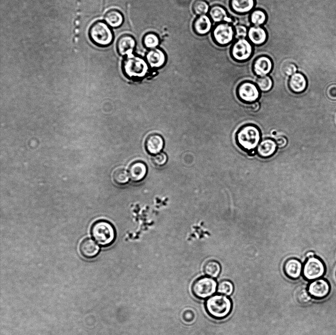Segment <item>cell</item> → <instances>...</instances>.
Instances as JSON below:
<instances>
[{
	"label": "cell",
	"mask_w": 336,
	"mask_h": 335,
	"mask_svg": "<svg viewBox=\"0 0 336 335\" xmlns=\"http://www.w3.org/2000/svg\"><path fill=\"white\" fill-rule=\"evenodd\" d=\"M112 177L114 182L120 185L127 183L129 179L128 172L122 168L116 169L114 171Z\"/></svg>",
	"instance_id": "obj_29"
},
{
	"label": "cell",
	"mask_w": 336,
	"mask_h": 335,
	"mask_svg": "<svg viewBox=\"0 0 336 335\" xmlns=\"http://www.w3.org/2000/svg\"><path fill=\"white\" fill-rule=\"evenodd\" d=\"M248 30L246 27L242 25H236L235 27V37L236 38H244L246 37Z\"/></svg>",
	"instance_id": "obj_36"
},
{
	"label": "cell",
	"mask_w": 336,
	"mask_h": 335,
	"mask_svg": "<svg viewBox=\"0 0 336 335\" xmlns=\"http://www.w3.org/2000/svg\"><path fill=\"white\" fill-rule=\"evenodd\" d=\"M261 139V133L258 127L253 124H246L238 131L236 140L242 149L249 153L257 147Z\"/></svg>",
	"instance_id": "obj_2"
},
{
	"label": "cell",
	"mask_w": 336,
	"mask_h": 335,
	"mask_svg": "<svg viewBox=\"0 0 336 335\" xmlns=\"http://www.w3.org/2000/svg\"><path fill=\"white\" fill-rule=\"evenodd\" d=\"M297 68L295 64L288 62L284 63L282 67V71L283 74L286 76H292L296 73Z\"/></svg>",
	"instance_id": "obj_35"
},
{
	"label": "cell",
	"mask_w": 336,
	"mask_h": 335,
	"mask_svg": "<svg viewBox=\"0 0 336 335\" xmlns=\"http://www.w3.org/2000/svg\"><path fill=\"white\" fill-rule=\"evenodd\" d=\"M104 20L109 27L113 28H118L122 25L124 22V17L121 11L113 9L106 12L104 17Z\"/></svg>",
	"instance_id": "obj_24"
},
{
	"label": "cell",
	"mask_w": 336,
	"mask_h": 335,
	"mask_svg": "<svg viewBox=\"0 0 336 335\" xmlns=\"http://www.w3.org/2000/svg\"><path fill=\"white\" fill-rule=\"evenodd\" d=\"M220 263L216 260H211L207 261L204 266V272L209 277L216 278L221 272Z\"/></svg>",
	"instance_id": "obj_27"
},
{
	"label": "cell",
	"mask_w": 336,
	"mask_h": 335,
	"mask_svg": "<svg viewBox=\"0 0 336 335\" xmlns=\"http://www.w3.org/2000/svg\"><path fill=\"white\" fill-rule=\"evenodd\" d=\"M234 35L235 30L232 26L225 22L216 25L212 32L214 41L220 46H225L231 42Z\"/></svg>",
	"instance_id": "obj_8"
},
{
	"label": "cell",
	"mask_w": 336,
	"mask_h": 335,
	"mask_svg": "<svg viewBox=\"0 0 336 335\" xmlns=\"http://www.w3.org/2000/svg\"><path fill=\"white\" fill-rule=\"evenodd\" d=\"M231 300L225 295L215 294L208 298L205 303L207 312L215 319H223L227 317L232 309Z\"/></svg>",
	"instance_id": "obj_1"
},
{
	"label": "cell",
	"mask_w": 336,
	"mask_h": 335,
	"mask_svg": "<svg viewBox=\"0 0 336 335\" xmlns=\"http://www.w3.org/2000/svg\"><path fill=\"white\" fill-rule=\"evenodd\" d=\"M128 172L129 178L132 182H139L143 180L146 176L147 168L143 162L136 161L130 165Z\"/></svg>",
	"instance_id": "obj_18"
},
{
	"label": "cell",
	"mask_w": 336,
	"mask_h": 335,
	"mask_svg": "<svg viewBox=\"0 0 336 335\" xmlns=\"http://www.w3.org/2000/svg\"><path fill=\"white\" fill-rule=\"evenodd\" d=\"M275 141L279 148L284 147L287 144V140L283 136H278L275 138Z\"/></svg>",
	"instance_id": "obj_38"
},
{
	"label": "cell",
	"mask_w": 336,
	"mask_h": 335,
	"mask_svg": "<svg viewBox=\"0 0 336 335\" xmlns=\"http://www.w3.org/2000/svg\"><path fill=\"white\" fill-rule=\"evenodd\" d=\"M253 53V47L251 43L244 38L238 39L232 45L231 54L234 59L244 61L248 59Z\"/></svg>",
	"instance_id": "obj_9"
},
{
	"label": "cell",
	"mask_w": 336,
	"mask_h": 335,
	"mask_svg": "<svg viewBox=\"0 0 336 335\" xmlns=\"http://www.w3.org/2000/svg\"><path fill=\"white\" fill-rule=\"evenodd\" d=\"M256 84L259 88L262 91H269L273 86V81L268 76L260 77L256 81Z\"/></svg>",
	"instance_id": "obj_32"
},
{
	"label": "cell",
	"mask_w": 336,
	"mask_h": 335,
	"mask_svg": "<svg viewBox=\"0 0 336 335\" xmlns=\"http://www.w3.org/2000/svg\"><path fill=\"white\" fill-rule=\"evenodd\" d=\"M326 266L323 260L316 255L306 258L303 267L302 275L307 281L322 278L326 273Z\"/></svg>",
	"instance_id": "obj_7"
},
{
	"label": "cell",
	"mask_w": 336,
	"mask_h": 335,
	"mask_svg": "<svg viewBox=\"0 0 336 335\" xmlns=\"http://www.w3.org/2000/svg\"><path fill=\"white\" fill-rule=\"evenodd\" d=\"M260 105L258 102H254L251 106V108L253 111H257L259 109Z\"/></svg>",
	"instance_id": "obj_39"
},
{
	"label": "cell",
	"mask_w": 336,
	"mask_h": 335,
	"mask_svg": "<svg viewBox=\"0 0 336 335\" xmlns=\"http://www.w3.org/2000/svg\"><path fill=\"white\" fill-rule=\"evenodd\" d=\"M122 69L127 77L139 79L144 77L148 73L149 66L145 58L133 54L124 57Z\"/></svg>",
	"instance_id": "obj_4"
},
{
	"label": "cell",
	"mask_w": 336,
	"mask_h": 335,
	"mask_svg": "<svg viewBox=\"0 0 336 335\" xmlns=\"http://www.w3.org/2000/svg\"><path fill=\"white\" fill-rule=\"evenodd\" d=\"M91 233L94 240L103 247L112 245L116 236L114 226L108 221L104 220L95 222L91 227Z\"/></svg>",
	"instance_id": "obj_3"
},
{
	"label": "cell",
	"mask_w": 336,
	"mask_h": 335,
	"mask_svg": "<svg viewBox=\"0 0 336 335\" xmlns=\"http://www.w3.org/2000/svg\"><path fill=\"white\" fill-rule=\"evenodd\" d=\"M99 250V246L91 238L84 239L79 246L80 253L87 259L95 257L98 254Z\"/></svg>",
	"instance_id": "obj_17"
},
{
	"label": "cell",
	"mask_w": 336,
	"mask_h": 335,
	"mask_svg": "<svg viewBox=\"0 0 336 335\" xmlns=\"http://www.w3.org/2000/svg\"><path fill=\"white\" fill-rule=\"evenodd\" d=\"M88 34L92 42L100 47L109 46L114 39V33L110 27L100 20L92 24Z\"/></svg>",
	"instance_id": "obj_5"
},
{
	"label": "cell",
	"mask_w": 336,
	"mask_h": 335,
	"mask_svg": "<svg viewBox=\"0 0 336 335\" xmlns=\"http://www.w3.org/2000/svg\"><path fill=\"white\" fill-rule=\"evenodd\" d=\"M238 97L246 103H251L258 99L260 92L256 84L251 82L246 81L241 83L237 89Z\"/></svg>",
	"instance_id": "obj_10"
},
{
	"label": "cell",
	"mask_w": 336,
	"mask_h": 335,
	"mask_svg": "<svg viewBox=\"0 0 336 335\" xmlns=\"http://www.w3.org/2000/svg\"><path fill=\"white\" fill-rule=\"evenodd\" d=\"M215 279L209 276L201 277L193 283L191 290L194 296L199 299H207L215 294L217 288Z\"/></svg>",
	"instance_id": "obj_6"
},
{
	"label": "cell",
	"mask_w": 336,
	"mask_h": 335,
	"mask_svg": "<svg viewBox=\"0 0 336 335\" xmlns=\"http://www.w3.org/2000/svg\"><path fill=\"white\" fill-rule=\"evenodd\" d=\"M142 42L145 48L151 50L157 48L160 44V38L157 34L148 32L143 36Z\"/></svg>",
	"instance_id": "obj_26"
},
{
	"label": "cell",
	"mask_w": 336,
	"mask_h": 335,
	"mask_svg": "<svg viewBox=\"0 0 336 335\" xmlns=\"http://www.w3.org/2000/svg\"><path fill=\"white\" fill-rule=\"evenodd\" d=\"M273 66V62L270 57L261 56L255 59L252 68L255 74L262 77L268 74L272 71Z\"/></svg>",
	"instance_id": "obj_15"
},
{
	"label": "cell",
	"mask_w": 336,
	"mask_h": 335,
	"mask_svg": "<svg viewBox=\"0 0 336 335\" xmlns=\"http://www.w3.org/2000/svg\"><path fill=\"white\" fill-rule=\"evenodd\" d=\"M209 17L214 23H232L233 19L228 15L224 7L218 5H215L210 8Z\"/></svg>",
	"instance_id": "obj_23"
},
{
	"label": "cell",
	"mask_w": 336,
	"mask_h": 335,
	"mask_svg": "<svg viewBox=\"0 0 336 335\" xmlns=\"http://www.w3.org/2000/svg\"><path fill=\"white\" fill-rule=\"evenodd\" d=\"M164 146L162 137L157 134L149 135L145 141V147L147 151L151 154L159 153Z\"/></svg>",
	"instance_id": "obj_20"
},
{
	"label": "cell",
	"mask_w": 336,
	"mask_h": 335,
	"mask_svg": "<svg viewBox=\"0 0 336 335\" xmlns=\"http://www.w3.org/2000/svg\"><path fill=\"white\" fill-rule=\"evenodd\" d=\"M136 46L134 37L129 34L121 35L116 43V49L119 55L126 56L134 54Z\"/></svg>",
	"instance_id": "obj_12"
},
{
	"label": "cell",
	"mask_w": 336,
	"mask_h": 335,
	"mask_svg": "<svg viewBox=\"0 0 336 335\" xmlns=\"http://www.w3.org/2000/svg\"><path fill=\"white\" fill-rule=\"evenodd\" d=\"M255 5V0H230L232 10L240 14L249 12Z\"/></svg>",
	"instance_id": "obj_25"
},
{
	"label": "cell",
	"mask_w": 336,
	"mask_h": 335,
	"mask_svg": "<svg viewBox=\"0 0 336 335\" xmlns=\"http://www.w3.org/2000/svg\"><path fill=\"white\" fill-rule=\"evenodd\" d=\"M296 298L299 303L303 305L308 304L312 299L307 289L305 288H302L299 290L296 294Z\"/></svg>",
	"instance_id": "obj_33"
},
{
	"label": "cell",
	"mask_w": 336,
	"mask_h": 335,
	"mask_svg": "<svg viewBox=\"0 0 336 335\" xmlns=\"http://www.w3.org/2000/svg\"><path fill=\"white\" fill-rule=\"evenodd\" d=\"M315 255L314 252L313 251H310L307 252L306 253V258H307V257H309L312 256H313V255Z\"/></svg>",
	"instance_id": "obj_40"
},
{
	"label": "cell",
	"mask_w": 336,
	"mask_h": 335,
	"mask_svg": "<svg viewBox=\"0 0 336 335\" xmlns=\"http://www.w3.org/2000/svg\"><path fill=\"white\" fill-rule=\"evenodd\" d=\"M307 289L312 298L322 300L329 295L331 285L327 279L320 278L310 281Z\"/></svg>",
	"instance_id": "obj_11"
},
{
	"label": "cell",
	"mask_w": 336,
	"mask_h": 335,
	"mask_svg": "<svg viewBox=\"0 0 336 335\" xmlns=\"http://www.w3.org/2000/svg\"><path fill=\"white\" fill-rule=\"evenodd\" d=\"M145 59L151 68H160L165 64L167 55L162 49L157 47L149 50L146 54Z\"/></svg>",
	"instance_id": "obj_13"
},
{
	"label": "cell",
	"mask_w": 336,
	"mask_h": 335,
	"mask_svg": "<svg viewBox=\"0 0 336 335\" xmlns=\"http://www.w3.org/2000/svg\"><path fill=\"white\" fill-rule=\"evenodd\" d=\"M303 265L297 258L291 257L286 260L283 264L285 276L293 280L298 279L302 275Z\"/></svg>",
	"instance_id": "obj_14"
},
{
	"label": "cell",
	"mask_w": 336,
	"mask_h": 335,
	"mask_svg": "<svg viewBox=\"0 0 336 335\" xmlns=\"http://www.w3.org/2000/svg\"><path fill=\"white\" fill-rule=\"evenodd\" d=\"M266 20L267 15L265 12L259 9L253 10L250 16V22L254 26H260L264 24Z\"/></svg>",
	"instance_id": "obj_30"
},
{
	"label": "cell",
	"mask_w": 336,
	"mask_h": 335,
	"mask_svg": "<svg viewBox=\"0 0 336 335\" xmlns=\"http://www.w3.org/2000/svg\"><path fill=\"white\" fill-rule=\"evenodd\" d=\"M212 27V20L206 15L198 16L193 22L192 29L194 32L200 36L208 34Z\"/></svg>",
	"instance_id": "obj_16"
},
{
	"label": "cell",
	"mask_w": 336,
	"mask_h": 335,
	"mask_svg": "<svg viewBox=\"0 0 336 335\" xmlns=\"http://www.w3.org/2000/svg\"><path fill=\"white\" fill-rule=\"evenodd\" d=\"M192 10L196 15H206L210 10L209 3L205 0H195L192 3Z\"/></svg>",
	"instance_id": "obj_28"
},
{
	"label": "cell",
	"mask_w": 336,
	"mask_h": 335,
	"mask_svg": "<svg viewBox=\"0 0 336 335\" xmlns=\"http://www.w3.org/2000/svg\"><path fill=\"white\" fill-rule=\"evenodd\" d=\"M326 94L330 99L336 100V84L330 85L327 88Z\"/></svg>",
	"instance_id": "obj_37"
},
{
	"label": "cell",
	"mask_w": 336,
	"mask_h": 335,
	"mask_svg": "<svg viewBox=\"0 0 336 335\" xmlns=\"http://www.w3.org/2000/svg\"><path fill=\"white\" fill-rule=\"evenodd\" d=\"M247 36L249 41L256 45L264 44L267 39L266 31L260 26L250 27L248 30Z\"/></svg>",
	"instance_id": "obj_22"
},
{
	"label": "cell",
	"mask_w": 336,
	"mask_h": 335,
	"mask_svg": "<svg viewBox=\"0 0 336 335\" xmlns=\"http://www.w3.org/2000/svg\"><path fill=\"white\" fill-rule=\"evenodd\" d=\"M233 291L234 285L229 280H222L218 284L217 288L218 293L229 296L232 294Z\"/></svg>",
	"instance_id": "obj_31"
},
{
	"label": "cell",
	"mask_w": 336,
	"mask_h": 335,
	"mask_svg": "<svg viewBox=\"0 0 336 335\" xmlns=\"http://www.w3.org/2000/svg\"><path fill=\"white\" fill-rule=\"evenodd\" d=\"M152 160L155 165L162 166L167 162V157L164 153L160 152L153 156Z\"/></svg>",
	"instance_id": "obj_34"
},
{
	"label": "cell",
	"mask_w": 336,
	"mask_h": 335,
	"mask_svg": "<svg viewBox=\"0 0 336 335\" xmlns=\"http://www.w3.org/2000/svg\"><path fill=\"white\" fill-rule=\"evenodd\" d=\"M277 145L275 140L271 139L262 140L257 147L256 152L261 157L267 158L272 156L276 152Z\"/></svg>",
	"instance_id": "obj_19"
},
{
	"label": "cell",
	"mask_w": 336,
	"mask_h": 335,
	"mask_svg": "<svg viewBox=\"0 0 336 335\" xmlns=\"http://www.w3.org/2000/svg\"><path fill=\"white\" fill-rule=\"evenodd\" d=\"M289 88L294 93H300L304 92L307 86V80L305 76L301 73H295L292 75L288 82Z\"/></svg>",
	"instance_id": "obj_21"
}]
</instances>
